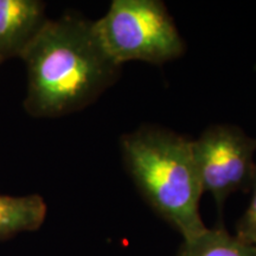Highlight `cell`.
I'll return each instance as SVG.
<instances>
[{
  "instance_id": "1",
  "label": "cell",
  "mask_w": 256,
  "mask_h": 256,
  "mask_svg": "<svg viewBox=\"0 0 256 256\" xmlns=\"http://www.w3.org/2000/svg\"><path fill=\"white\" fill-rule=\"evenodd\" d=\"M20 58L28 75L24 108L38 119L88 107L116 82L121 69L106 54L92 22L78 14L48 19Z\"/></svg>"
},
{
  "instance_id": "2",
  "label": "cell",
  "mask_w": 256,
  "mask_h": 256,
  "mask_svg": "<svg viewBox=\"0 0 256 256\" xmlns=\"http://www.w3.org/2000/svg\"><path fill=\"white\" fill-rule=\"evenodd\" d=\"M128 174L148 206L188 240L206 229L200 214L204 194L192 140L158 127H142L121 138Z\"/></svg>"
},
{
  "instance_id": "3",
  "label": "cell",
  "mask_w": 256,
  "mask_h": 256,
  "mask_svg": "<svg viewBox=\"0 0 256 256\" xmlns=\"http://www.w3.org/2000/svg\"><path fill=\"white\" fill-rule=\"evenodd\" d=\"M92 26L106 54L120 66L132 60L164 64L185 51L174 18L158 0H114Z\"/></svg>"
},
{
  "instance_id": "4",
  "label": "cell",
  "mask_w": 256,
  "mask_h": 256,
  "mask_svg": "<svg viewBox=\"0 0 256 256\" xmlns=\"http://www.w3.org/2000/svg\"><path fill=\"white\" fill-rule=\"evenodd\" d=\"M192 151L203 192H210L217 206L236 191H248L254 177L256 139L230 124L209 127L196 140Z\"/></svg>"
},
{
  "instance_id": "5",
  "label": "cell",
  "mask_w": 256,
  "mask_h": 256,
  "mask_svg": "<svg viewBox=\"0 0 256 256\" xmlns=\"http://www.w3.org/2000/svg\"><path fill=\"white\" fill-rule=\"evenodd\" d=\"M48 18L38 0H0V63L20 58Z\"/></svg>"
},
{
  "instance_id": "6",
  "label": "cell",
  "mask_w": 256,
  "mask_h": 256,
  "mask_svg": "<svg viewBox=\"0 0 256 256\" xmlns=\"http://www.w3.org/2000/svg\"><path fill=\"white\" fill-rule=\"evenodd\" d=\"M46 212V203L40 194H0V242L36 232L43 226Z\"/></svg>"
},
{
  "instance_id": "7",
  "label": "cell",
  "mask_w": 256,
  "mask_h": 256,
  "mask_svg": "<svg viewBox=\"0 0 256 256\" xmlns=\"http://www.w3.org/2000/svg\"><path fill=\"white\" fill-rule=\"evenodd\" d=\"M177 256H256V246L230 235L224 228L206 229L183 240Z\"/></svg>"
},
{
  "instance_id": "8",
  "label": "cell",
  "mask_w": 256,
  "mask_h": 256,
  "mask_svg": "<svg viewBox=\"0 0 256 256\" xmlns=\"http://www.w3.org/2000/svg\"><path fill=\"white\" fill-rule=\"evenodd\" d=\"M249 190L252 191L250 202L247 210L236 224L235 235L243 242L256 246V168Z\"/></svg>"
},
{
  "instance_id": "9",
  "label": "cell",
  "mask_w": 256,
  "mask_h": 256,
  "mask_svg": "<svg viewBox=\"0 0 256 256\" xmlns=\"http://www.w3.org/2000/svg\"><path fill=\"white\" fill-rule=\"evenodd\" d=\"M0 64H2V63H0Z\"/></svg>"
}]
</instances>
